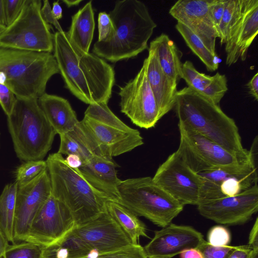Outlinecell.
<instances>
[{
  "instance_id": "cell-1",
  "label": "cell",
  "mask_w": 258,
  "mask_h": 258,
  "mask_svg": "<svg viewBox=\"0 0 258 258\" xmlns=\"http://www.w3.org/2000/svg\"><path fill=\"white\" fill-rule=\"evenodd\" d=\"M53 51L65 87L73 95L89 105L108 103L115 83L111 65L94 53L81 51L66 32L53 34Z\"/></svg>"
},
{
  "instance_id": "cell-2",
  "label": "cell",
  "mask_w": 258,
  "mask_h": 258,
  "mask_svg": "<svg viewBox=\"0 0 258 258\" xmlns=\"http://www.w3.org/2000/svg\"><path fill=\"white\" fill-rule=\"evenodd\" d=\"M108 14L113 32L106 40L94 43V54L115 62L135 57L148 48V40L157 25L144 3L118 1Z\"/></svg>"
},
{
  "instance_id": "cell-3",
  "label": "cell",
  "mask_w": 258,
  "mask_h": 258,
  "mask_svg": "<svg viewBox=\"0 0 258 258\" xmlns=\"http://www.w3.org/2000/svg\"><path fill=\"white\" fill-rule=\"evenodd\" d=\"M174 107L178 123L234 153L248 155L235 121L217 105L185 87L177 91Z\"/></svg>"
},
{
  "instance_id": "cell-4",
  "label": "cell",
  "mask_w": 258,
  "mask_h": 258,
  "mask_svg": "<svg viewBox=\"0 0 258 258\" xmlns=\"http://www.w3.org/2000/svg\"><path fill=\"white\" fill-rule=\"evenodd\" d=\"M51 195L70 212L75 226L95 218L106 211L109 199L93 187L79 169H73L58 153L50 154L46 160Z\"/></svg>"
},
{
  "instance_id": "cell-5",
  "label": "cell",
  "mask_w": 258,
  "mask_h": 258,
  "mask_svg": "<svg viewBox=\"0 0 258 258\" xmlns=\"http://www.w3.org/2000/svg\"><path fill=\"white\" fill-rule=\"evenodd\" d=\"M59 73L51 53L24 50L0 45V83L17 98L38 99L47 84Z\"/></svg>"
},
{
  "instance_id": "cell-6",
  "label": "cell",
  "mask_w": 258,
  "mask_h": 258,
  "mask_svg": "<svg viewBox=\"0 0 258 258\" xmlns=\"http://www.w3.org/2000/svg\"><path fill=\"white\" fill-rule=\"evenodd\" d=\"M9 133L18 158L25 162L42 160L56 134L35 98H17L7 116Z\"/></svg>"
},
{
  "instance_id": "cell-7",
  "label": "cell",
  "mask_w": 258,
  "mask_h": 258,
  "mask_svg": "<svg viewBox=\"0 0 258 258\" xmlns=\"http://www.w3.org/2000/svg\"><path fill=\"white\" fill-rule=\"evenodd\" d=\"M119 204L137 216L164 227L182 210L183 206L147 176L122 180L118 187Z\"/></svg>"
},
{
  "instance_id": "cell-8",
  "label": "cell",
  "mask_w": 258,
  "mask_h": 258,
  "mask_svg": "<svg viewBox=\"0 0 258 258\" xmlns=\"http://www.w3.org/2000/svg\"><path fill=\"white\" fill-rule=\"evenodd\" d=\"M180 141L176 152L194 172L200 173L225 166L237 165L255 158L257 141L248 155L229 151L201 134L178 124Z\"/></svg>"
},
{
  "instance_id": "cell-9",
  "label": "cell",
  "mask_w": 258,
  "mask_h": 258,
  "mask_svg": "<svg viewBox=\"0 0 258 258\" xmlns=\"http://www.w3.org/2000/svg\"><path fill=\"white\" fill-rule=\"evenodd\" d=\"M40 0H26L20 15L0 35V45L35 52L51 53V26L42 17Z\"/></svg>"
},
{
  "instance_id": "cell-10",
  "label": "cell",
  "mask_w": 258,
  "mask_h": 258,
  "mask_svg": "<svg viewBox=\"0 0 258 258\" xmlns=\"http://www.w3.org/2000/svg\"><path fill=\"white\" fill-rule=\"evenodd\" d=\"M255 160L198 173L202 179L199 203L236 196L257 183Z\"/></svg>"
},
{
  "instance_id": "cell-11",
  "label": "cell",
  "mask_w": 258,
  "mask_h": 258,
  "mask_svg": "<svg viewBox=\"0 0 258 258\" xmlns=\"http://www.w3.org/2000/svg\"><path fill=\"white\" fill-rule=\"evenodd\" d=\"M152 179L183 206H197L200 202L202 177L189 167L176 151L158 167Z\"/></svg>"
},
{
  "instance_id": "cell-12",
  "label": "cell",
  "mask_w": 258,
  "mask_h": 258,
  "mask_svg": "<svg viewBox=\"0 0 258 258\" xmlns=\"http://www.w3.org/2000/svg\"><path fill=\"white\" fill-rule=\"evenodd\" d=\"M118 95L121 112L137 126L149 129L161 118L144 64L134 79L119 87Z\"/></svg>"
},
{
  "instance_id": "cell-13",
  "label": "cell",
  "mask_w": 258,
  "mask_h": 258,
  "mask_svg": "<svg viewBox=\"0 0 258 258\" xmlns=\"http://www.w3.org/2000/svg\"><path fill=\"white\" fill-rule=\"evenodd\" d=\"M80 125L93 153L108 160L128 152L144 144L137 130L127 132L103 124L84 116Z\"/></svg>"
},
{
  "instance_id": "cell-14",
  "label": "cell",
  "mask_w": 258,
  "mask_h": 258,
  "mask_svg": "<svg viewBox=\"0 0 258 258\" xmlns=\"http://www.w3.org/2000/svg\"><path fill=\"white\" fill-rule=\"evenodd\" d=\"M75 227L69 210L51 194L35 215L23 241L46 247L61 239Z\"/></svg>"
},
{
  "instance_id": "cell-15",
  "label": "cell",
  "mask_w": 258,
  "mask_h": 258,
  "mask_svg": "<svg viewBox=\"0 0 258 258\" xmlns=\"http://www.w3.org/2000/svg\"><path fill=\"white\" fill-rule=\"evenodd\" d=\"M197 209L202 216L219 224H243L258 211L257 183L236 196L201 202Z\"/></svg>"
},
{
  "instance_id": "cell-16",
  "label": "cell",
  "mask_w": 258,
  "mask_h": 258,
  "mask_svg": "<svg viewBox=\"0 0 258 258\" xmlns=\"http://www.w3.org/2000/svg\"><path fill=\"white\" fill-rule=\"evenodd\" d=\"M51 194L47 169L31 181L18 186L14 219L15 242L23 241L35 215Z\"/></svg>"
},
{
  "instance_id": "cell-17",
  "label": "cell",
  "mask_w": 258,
  "mask_h": 258,
  "mask_svg": "<svg viewBox=\"0 0 258 258\" xmlns=\"http://www.w3.org/2000/svg\"><path fill=\"white\" fill-rule=\"evenodd\" d=\"M73 231L92 251L97 253L118 250L133 244L107 211L87 222L75 226Z\"/></svg>"
},
{
  "instance_id": "cell-18",
  "label": "cell",
  "mask_w": 258,
  "mask_h": 258,
  "mask_svg": "<svg viewBox=\"0 0 258 258\" xmlns=\"http://www.w3.org/2000/svg\"><path fill=\"white\" fill-rule=\"evenodd\" d=\"M215 0H179L169 13L197 36L213 53L215 51L218 34L212 18Z\"/></svg>"
},
{
  "instance_id": "cell-19",
  "label": "cell",
  "mask_w": 258,
  "mask_h": 258,
  "mask_svg": "<svg viewBox=\"0 0 258 258\" xmlns=\"http://www.w3.org/2000/svg\"><path fill=\"white\" fill-rule=\"evenodd\" d=\"M204 241L202 233L192 227L170 223L156 231L143 248L147 258H171L186 250L198 249Z\"/></svg>"
},
{
  "instance_id": "cell-20",
  "label": "cell",
  "mask_w": 258,
  "mask_h": 258,
  "mask_svg": "<svg viewBox=\"0 0 258 258\" xmlns=\"http://www.w3.org/2000/svg\"><path fill=\"white\" fill-rule=\"evenodd\" d=\"M258 32V1L243 0L241 19L225 44L226 63L228 66L238 59L246 58L249 47Z\"/></svg>"
},
{
  "instance_id": "cell-21",
  "label": "cell",
  "mask_w": 258,
  "mask_h": 258,
  "mask_svg": "<svg viewBox=\"0 0 258 258\" xmlns=\"http://www.w3.org/2000/svg\"><path fill=\"white\" fill-rule=\"evenodd\" d=\"M146 75L162 118L174 106L177 82L168 77L162 70L157 58L156 48L151 42L148 56L145 59Z\"/></svg>"
},
{
  "instance_id": "cell-22",
  "label": "cell",
  "mask_w": 258,
  "mask_h": 258,
  "mask_svg": "<svg viewBox=\"0 0 258 258\" xmlns=\"http://www.w3.org/2000/svg\"><path fill=\"white\" fill-rule=\"evenodd\" d=\"M116 163L113 160L94 157L79 168L85 179L110 201L118 203V187L121 180L117 175Z\"/></svg>"
},
{
  "instance_id": "cell-23",
  "label": "cell",
  "mask_w": 258,
  "mask_h": 258,
  "mask_svg": "<svg viewBox=\"0 0 258 258\" xmlns=\"http://www.w3.org/2000/svg\"><path fill=\"white\" fill-rule=\"evenodd\" d=\"M181 79L185 81L187 87L217 105H219L228 90L227 80L225 75L218 72L210 76L200 73L189 60L182 63Z\"/></svg>"
},
{
  "instance_id": "cell-24",
  "label": "cell",
  "mask_w": 258,
  "mask_h": 258,
  "mask_svg": "<svg viewBox=\"0 0 258 258\" xmlns=\"http://www.w3.org/2000/svg\"><path fill=\"white\" fill-rule=\"evenodd\" d=\"M38 103L56 134L71 132L79 124L75 111L64 98L45 93Z\"/></svg>"
},
{
  "instance_id": "cell-25",
  "label": "cell",
  "mask_w": 258,
  "mask_h": 258,
  "mask_svg": "<svg viewBox=\"0 0 258 258\" xmlns=\"http://www.w3.org/2000/svg\"><path fill=\"white\" fill-rule=\"evenodd\" d=\"M95 27L92 1L88 2L72 17L71 26L67 36L79 49L88 53Z\"/></svg>"
},
{
  "instance_id": "cell-26",
  "label": "cell",
  "mask_w": 258,
  "mask_h": 258,
  "mask_svg": "<svg viewBox=\"0 0 258 258\" xmlns=\"http://www.w3.org/2000/svg\"><path fill=\"white\" fill-rule=\"evenodd\" d=\"M151 42L156 48L162 70L168 77L178 83L181 79L182 52L165 34H161Z\"/></svg>"
},
{
  "instance_id": "cell-27",
  "label": "cell",
  "mask_w": 258,
  "mask_h": 258,
  "mask_svg": "<svg viewBox=\"0 0 258 258\" xmlns=\"http://www.w3.org/2000/svg\"><path fill=\"white\" fill-rule=\"evenodd\" d=\"M93 252L72 229L56 242L43 247L41 258H85Z\"/></svg>"
},
{
  "instance_id": "cell-28",
  "label": "cell",
  "mask_w": 258,
  "mask_h": 258,
  "mask_svg": "<svg viewBox=\"0 0 258 258\" xmlns=\"http://www.w3.org/2000/svg\"><path fill=\"white\" fill-rule=\"evenodd\" d=\"M106 211L130 237L133 244H137L141 236L148 237L145 225L137 216L121 204L112 201L106 204Z\"/></svg>"
},
{
  "instance_id": "cell-29",
  "label": "cell",
  "mask_w": 258,
  "mask_h": 258,
  "mask_svg": "<svg viewBox=\"0 0 258 258\" xmlns=\"http://www.w3.org/2000/svg\"><path fill=\"white\" fill-rule=\"evenodd\" d=\"M18 186L16 182L7 184L0 195V228L9 242L14 239L16 199Z\"/></svg>"
},
{
  "instance_id": "cell-30",
  "label": "cell",
  "mask_w": 258,
  "mask_h": 258,
  "mask_svg": "<svg viewBox=\"0 0 258 258\" xmlns=\"http://www.w3.org/2000/svg\"><path fill=\"white\" fill-rule=\"evenodd\" d=\"M60 145L57 153L61 155L75 154L79 156L83 163L95 156L91 150L80 123L71 132L59 135Z\"/></svg>"
},
{
  "instance_id": "cell-31",
  "label": "cell",
  "mask_w": 258,
  "mask_h": 258,
  "mask_svg": "<svg viewBox=\"0 0 258 258\" xmlns=\"http://www.w3.org/2000/svg\"><path fill=\"white\" fill-rule=\"evenodd\" d=\"M175 28L188 47L203 62L208 71L214 72L218 69L219 58L216 53L212 52L197 36L182 24L177 22Z\"/></svg>"
},
{
  "instance_id": "cell-32",
  "label": "cell",
  "mask_w": 258,
  "mask_h": 258,
  "mask_svg": "<svg viewBox=\"0 0 258 258\" xmlns=\"http://www.w3.org/2000/svg\"><path fill=\"white\" fill-rule=\"evenodd\" d=\"M243 0H226L218 30L221 44H226L239 22L243 12Z\"/></svg>"
},
{
  "instance_id": "cell-33",
  "label": "cell",
  "mask_w": 258,
  "mask_h": 258,
  "mask_svg": "<svg viewBox=\"0 0 258 258\" xmlns=\"http://www.w3.org/2000/svg\"><path fill=\"white\" fill-rule=\"evenodd\" d=\"M84 116L103 124L127 132L137 130L125 124L109 109L107 104L100 103L89 105Z\"/></svg>"
},
{
  "instance_id": "cell-34",
  "label": "cell",
  "mask_w": 258,
  "mask_h": 258,
  "mask_svg": "<svg viewBox=\"0 0 258 258\" xmlns=\"http://www.w3.org/2000/svg\"><path fill=\"white\" fill-rule=\"evenodd\" d=\"M46 169V161L42 160L26 161L16 169V182L18 186L24 185L33 180Z\"/></svg>"
},
{
  "instance_id": "cell-35",
  "label": "cell",
  "mask_w": 258,
  "mask_h": 258,
  "mask_svg": "<svg viewBox=\"0 0 258 258\" xmlns=\"http://www.w3.org/2000/svg\"><path fill=\"white\" fill-rule=\"evenodd\" d=\"M42 247L27 241L16 243L8 246L2 258H41Z\"/></svg>"
},
{
  "instance_id": "cell-36",
  "label": "cell",
  "mask_w": 258,
  "mask_h": 258,
  "mask_svg": "<svg viewBox=\"0 0 258 258\" xmlns=\"http://www.w3.org/2000/svg\"><path fill=\"white\" fill-rule=\"evenodd\" d=\"M85 258H147L144 248L139 245L132 244L123 249L107 253L92 252Z\"/></svg>"
},
{
  "instance_id": "cell-37",
  "label": "cell",
  "mask_w": 258,
  "mask_h": 258,
  "mask_svg": "<svg viewBox=\"0 0 258 258\" xmlns=\"http://www.w3.org/2000/svg\"><path fill=\"white\" fill-rule=\"evenodd\" d=\"M236 246H213L205 240L198 249L202 253L203 258H228Z\"/></svg>"
},
{
  "instance_id": "cell-38",
  "label": "cell",
  "mask_w": 258,
  "mask_h": 258,
  "mask_svg": "<svg viewBox=\"0 0 258 258\" xmlns=\"http://www.w3.org/2000/svg\"><path fill=\"white\" fill-rule=\"evenodd\" d=\"M231 235L225 227L217 225L213 227L208 234V242L213 246L227 245L230 242Z\"/></svg>"
},
{
  "instance_id": "cell-39",
  "label": "cell",
  "mask_w": 258,
  "mask_h": 258,
  "mask_svg": "<svg viewBox=\"0 0 258 258\" xmlns=\"http://www.w3.org/2000/svg\"><path fill=\"white\" fill-rule=\"evenodd\" d=\"M26 0H4L5 26L12 24L20 15Z\"/></svg>"
},
{
  "instance_id": "cell-40",
  "label": "cell",
  "mask_w": 258,
  "mask_h": 258,
  "mask_svg": "<svg viewBox=\"0 0 258 258\" xmlns=\"http://www.w3.org/2000/svg\"><path fill=\"white\" fill-rule=\"evenodd\" d=\"M17 101V97L6 85L0 83V105L8 116L12 112Z\"/></svg>"
},
{
  "instance_id": "cell-41",
  "label": "cell",
  "mask_w": 258,
  "mask_h": 258,
  "mask_svg": "<svg viewBox=\"0 0 258 258\" xmlns=\"http://www.w3.org/2000/svg\"><path fill=\"white\" fill-rule=\"evenodd\" d=\"M98 41H103L108 39L113 32V26L108 14L100 12L98 16Z\"/></svg>"
},
{
  "instance_id": "cell-42",
  "label": "cell",
  "mask_w": 258,
  "mask_h": 258,
  "mask_svg": "<svg viewBox=\"0 0 258 258\" xmlns=\"http://www.w3.org/2000/svg\"><path fill=\"white\" fill-rule=\"evenodd\" d=\"M41 12L43 18L47 23L53 25L59 32L63 33L64 32L60 26L58 21L53 15L48 1H43Z\"/></svg>"
},
{
  "instance_id": "cell-43",
  "label": "cell",
  "mask_w": 258,
  "mask_h": 258,
  "mask_svg": "<svg viewBox=\"0 0 258 258\" xmlns=\"http://www.w3.org/2000/svg\"><path fill=\"white\" fill-rule=\"evenodd\" d=\"M226 1V0H215L212 7V18L217 34L218 28L223 14Z\"/></svg>"
},
{
  "instance_id": "cell-44",
  "label": "cell",
  "mask_w": 258,
  "mask_h": 258,
  "mask_svg": "<svg viewBox=\"0 0 258 258\" xmlns=\"http://www.w3.org/2000/svg\"><path fill=\"white\" fill-rule=\"evenodd\" d=\"M253 250L248 245L236 246L228 258H250Z\"/></svg>"
},
{
  "instance_id": "cell-45",
  "label": "cell",
  "mask_w": 258,
  "mask_h": 258,
  "mask_svg": "<svg viewBox=\"0 0 258 258\" xmlns=\"http://www.w3.org/2000/svg\"><path fill=\"white\" fill-rule=\"evenodd\" d=\"M253 250H258V218L255 219V222L250 230L248 237L247 244Z\"/></svg>"
},
{
  "instance_id": "cell-46",
  "label": "cell",
  "mask_w": 258,
  "mask_h": 258,
  "mask_svg": "<svg viewBox=\"0 0 258 258\" xmlns=\"http://www.w3.org/2000/svg\"><path fill=\"white\" fill-rule=\"evenodd\" d=\"M249 94L255 99L258 100V73H256L246 85Z\"/></svg>"
},
{
  "instance_id": "cell-47",
  "label": "cell",
  "mask_w": 258,
  "mask_h": 258,
  "mask_svg": "<svg viewBox=\"0 0 258 258\" xmlns=\"http://www.w3.org/2000/svg\"><path fill=\"white\" fill-rule=\"evenodd\" d=\"M64 160L67 164L73 169H79L83 164L81 158L75 154L68 155Z\"/></svg>"
},
{
  "instance_id": "cell-48",
  "label": "cell",
  "mask_w": 258,
  "mask_h": 258,
  "mask_svg": "<svg viewBox=\"0 0 258 258\" xmlns=\"http://www.w3.org/2000/svg\"><path fill=\"white\" fill-rule=\"evenodd\" d=\"M181 258H203L201 251L198 248H191L182 252Z\"/></svg>"
},
{
  "instance_id": "cell-49",
  "label": "cell",
  "mask_w": 258,
  "mask_h": 258,
  "mask_svg": "<svg viewBox=\"0 0 258 258\" xmlns=\"http://www.w3.org/2000/svg\"><path fill=\"white\" fill-rule=\"evenodd\" d=\"M51 10L53 15L57 20L62 17V9L58 1L53 3Z\"/></svg>"
},
{
  "instance_id": "cell-50",
  "label": "cell",
  "mask_w": 258,
  "mask_h": 258,
  "mask_svg": "<svg viewBox=\"0 0 258 258\" xmlns=\"http://www.w3.org/2000/svg\"><path fill=\"white\" fill-rule=\"evenodd\" d=\"M9 245V241L0 228V258H2L6 248Z\"/></svg>"
},
{
  "instance_id": "cell-51",
  "label": "cell",
  "mask_w": 258,
  "mask_h": 258,
  "mask_svg": "<svg viewBox=\"0 0 258 258\" xmlns=\"http://www.w3.org/2000/svg\"><path fill=\"white\" fill-rule=\"evenodd\" d=\"M0 25L5 26L4 0H0Z\"/></svg>"
},
{
  "instance_id": "cell-52",
  "label": "cell",
  "mask_w": 258,
  "mask_h": 258,
  "mask_svg": "<svg viewBox=\"0 0 258 258\" xmlns=\"http://www.w3.org/2000/svg\"><path fill=\"white\" fill-rule=\"evenodd\" d=\"M62 2L68 7H71L79 5L80 3L82 2V0H63Z\"/></svg>"
},
{
  "instance_id": "cell-53",
  "label": "cell",
  "mask_w": 258,
  "mask_h": 258,
  "mask_svg": "<svg viewBox=\"0 0 258 258\" xmlns=\"http://www.w3.org/2000/svg\"><path fill=\"white\" fill-rule=\"evenodd\" d=\"M250 258H258V250H253Z\"/></svg>"
},
{
  "instance_id": "cell-54",
  "label": "cell",
  "mask_w": 258,
  "mask_h": 258,
  "mask_svg": "<svg viewBox=\"0 0 258 258\" xmlns=\"http://www.w3.org/2000/svg\"><path fill=\"white\" fill-rule=\"evenodd\" d=\"M6 28V26L4 25H0V35L4 31L5 29Z\"/></svg>"
}]
</instances>
